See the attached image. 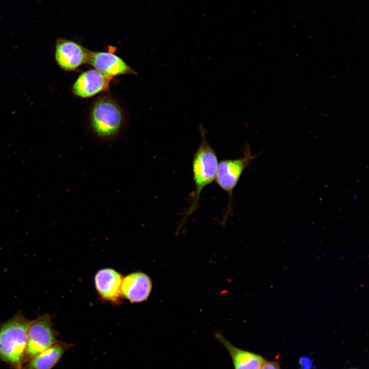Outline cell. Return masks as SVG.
<instances>
[{"label": "cell", "instance_id": "cell-1", "mask_svg": "<svg viewBox=\"0 0 369 369\" xmlns=\"http://www.w3.org/2000/svg\"><path fill=\"white\" fill-rule=\"evenodd\" d=\"M30 321L18 312L0 325V361L13 369L24 365Z\"/></svg>", "mask_w": 369, "mask_h": 369}, {"label": "cell", "instance_id": "cell-2", "mask_svg": "<svg viewBox=\"0 0 369 369\" xmlns=\"http://www.w3.org/2000/svg\"><path fill=\"white\" fill-rule=\"evenodd\" d=\"M199 128L201 140L194 155L192 163L195 190L191 206L183 217L179 229L197 208L202 191L215 179L218 164L216 153L207 140L204 129L202 127Z\"/></svg>", "mask_w": 369, "mask_h": 369}, {"label": "cell", "instance_id": "cell-3", "mask_svg": "<svg viewBox=\"0 0 369 369\" xmlns=\"http://www.w3.org/2000/svg\"><path fill=\"white\" fill-rule=\"evenodd\" d=\"M123 121L121 110L113 99L104 97L94 104L91 114V126L94 135L108 140L119 132Z\"/></svg>", "mask_w": 369, "mask_h": 369}, {"label": "cell", "instance_id": "cell-4", "mask_svg": "<svg viewBox=\"0 0 369 369\" xmlns=\"http://www.w3.org/2000/svg\"><path fill=\"white\" fill-rule=\"evenodd\" d=\"M59 341L57 332L53 329L51 316L49 314L38 316L30 321L24 364L38 354Z\"/></svg>", "mask_w": 369, "mask_h": 369}, {"label": "cell", "instance_id": "cell-5", "mask_svg": "<svg viewBox=\"0 0 369 369\" xmlns=\"http://www.w3.org/2000/svg\"><path fill=\"white\" fill-rule=\"evenodd\" d=\"M255 157L248 147L245 148L242 157L234 159L223 160L218 164L215 179L219 187L228 194L229 197L222 222L225 223L232 210L233 190L244 170Z\"/></svg>", "mask_w": 369, "mask_h": 369}, {"label": "cell", "instance_id": "cell-6", "mask_svg": "<svg viewBox=\"0 0 369 369\" xmlns=\"http://www.w3.org/2000/svg\"><path fill=\"white\" fill-rule=\"evenodd\" d=\"M90 52L74 41L59 38L56 42L54 56L59 67L71 71L87 63Z\"/></svg>", "mask_w": 369, "mask_h": 369}, {"label": "cell", "instance_id": "cell-7", "mask_svg": "<svg viewBox=\"0 0 369 369\" xmlns=\"http://www.w3.org/2000/svg\"><path fill=\"white\" fill-rule=\"evenodd\" d=\"M123 278L121 274L112 269L106 268L98 271L94 277V283L100 298L115 305L121 303Z\"/></svg>", "mask_w": 369, "mask_h": 369}, {"label": "cell", "instance_id": "cell-8", "mask_svg": "<svg viewBox=\"0 0 369 369\" xmlns=\"http://www.w3.org/2000/svg\"><path fill=\"white\" fill-rule=\"evenodd\" d=\"M87 63L107 77L135 72L120 57L111 52L91 51Z\"/></svg>", "mask_w": 369, "mask_h": 369}, {"label": "cell", "instance_id": "cell-9", "mask_svg": "<svg viewBox=\"0 0 369 369\" xmlns=\"http://www.w3.org/2000/svg\"><path fill=\"white\" fill-rule=\"evenodd\" d=\"M111 79L94 69L89 70L77 77L73 85L72 91L78 97H90L106 90Z\"/></svg>", "mask_w": 369, "mask_h": 369}, {"label": "cell", "instance_id": "cell-10", "mask_svg": "<svg viewBox=\"0 0 369 369\" xmlns=\"http://www.w3.org/2000/svg\"><path fill=\"white\" fill-rule=\"evenodd\" d=\"M152 288L150 278L142 272H134L124 277L122 296L132 303L140 302L149 296Z\"/></svg>", "mask_w": 369, "mask_h": 369}, {"label": "cell", "instance_id": "cell-11", "mask_svg": "<svg viewBox=\"0 0 369 369\" xmlns=\"http://www.w3.org/2000/svg\"><path fill=\"white\" fill-rule=\"evenodd\" d=\"M215 337L230 354L234 369H261L266 361L258 354L236 347L219 333Z\"/></svg>", "mask_w": 369, "mask_h": 369}, {"label": "cell", "instance_id": "cell-12", "mask_svg": "<svg viewBox=\"0 0 369 369\" xmlns=\"http://www.w3.org/2000/svg\"><path fill=\"white\" fill-rule=\"evenodd\" d=\"M72 345L60 341L33 357L21 369H52Z\"/></svg>", "mask_w": 369, "mask_h": 369}, {"label": "cell", "instance_id": "cell-13", "mask_svg": "<svg viewBox=\"0 0 369 369\" xmlns=\"http://www.w3.org/2000/svg\"><path fill=\"white\" fill-rule=\"evenodd\" d=\"M261 369H280L278 363L275 361H265Z\"/></svg>", "mask_w": 369, "mask_h": 369}, {"label": "cell", "instance_id": "cell-14", "mask_svg": "<svg viewBox=\"0 0 369 369\" xmlns=\"http://www.w3.org/2000/svg\"><path fill=\"white\" fill-rule=\"evenodd\" d=\"M300 363L302 364V369H310L311 361L308 358H302L300 360Z\"/></svg>", "mask_w": 369, "mask_h": 369}]
</instances>
